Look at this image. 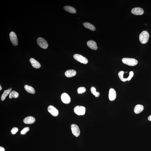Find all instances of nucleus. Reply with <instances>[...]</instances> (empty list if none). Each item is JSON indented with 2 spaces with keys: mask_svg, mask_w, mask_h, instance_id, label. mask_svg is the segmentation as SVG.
Listing matches in <instances>:
<instances>
[{
  "mask_svg": "<svg viewBox=\"0 0 151 151\" xmlns=\"http://www.w3.org/2000/svg\"><path fill=\"white\" fill-rule=\"evenodd\" d=\"M5 150L4 148L2 147H0V151H5Z\"/></svg>",
  "mask_w": 151,
  "mask_h": 151,
  "instance_id": "obj_28",
  "label": "nucleus"
},
{
  "mask_svg": "<svg viewBox=\"0 0 151 151\" xmlns=\"http://www.w3.org/2000/svg\"><path fill=\"white\" fill-rule=\"evenodd\" d=\"M19 93L15 91H12L11 92L9 95V97L10 99H12V97L15 98H17L19 97Z\"/></svg>",
  "mask_w": 151,
  "mask_h": 151,
  "instance_id": "obj_21",
  "label": "nucleus"
},
{
  "mask_svg": "<svg viewBox=\"0 0 151 151\" xmlns=\"http://www.w3.org/2000/svg\"><path fill=\"white\" fill-rule=\"evenodd\" d=\"M76 74V72L73 69H70L66 71L65 73V76L68 78H71L75 76Z\"/></svg>",
  "mask_w": 151,
  "mask_h": 151,
  "instance_id": "obj_14",
  "label": "nucleus"
},
{
  "mask_svg": "<svg viewBox=\"0 0 151 151\" xmlns=\"http://www.w3.org/2000/svg\"><path fill=\"white\" fill-rule=\"evenodd\" d=\"M124 73V72L123 71H120L118 74V75L119 78L122 81L125 82L127 81V79L123 78V75Z\"/></svg>",
  "mask_w": 151,
  "mask_h": 151,
  "instance_id": "obj_23",
  "label": "nucleus"
},
{
  "mask_svg": "<svg viewBox=\"0 0 151 151\" xmlns=\"http://www.w3.org/2000/svg\"><path fill=\"white\" fill-rule=\"evenodd\" d=\"M64 9L66 11L71 13L75 14L76 12L75 9L74 7L69 6H66L64 7Z\"/></svg>",
  "mask_w": 151,
  "mask_h": 151,
  "instance_id": "obj_17",
  "label": "nucleus"
},
{
  "mask_svg": "<svg viewBox=\"0 0 151 151\" xmlns=\"http://www.w3.org/2000/svg\"><path fill=\"white\" fill-rule=\"evenodd\" d=\"M83 25L86 28L89 29L92 31H94L96 30V28L94 26L89 23L86 22L83 24Z\"/></svg>",
  "mask_w": 151,
  "mask_h": 151,
  "instance_id": "obj_18",
  "label": "nucleus"
},
{
  "mask_svg": "<svg viewBox=\"0 0 151 151\" xmlns=\"http://www.w3.org/2000/svg\"><path fill=\"white\" fill-rule=\"evenodd\" d=\"M86 89L84 87H81L79 88L77 90V92L79 94L82 93H84L86 91Z\"/></svg>",
  "mask_w": 151,
  "mask_h": 151,
  "instance_id": "obj_24",
  "label": "nucleus"
},
{
  "mask_svg": "<svg viewBox=\"0 0 151 151\" xmlns=\"http://www.w3.org/2000/svg\"><path fill=\"white\" fill-rule=\"evenodd\" d=\"M144 109L143 106L141 105L138 104L136 106L134 109V112L136 114H139Z\"/></svg>",
  "mask_w": 151,
  "mask_h": 151,
  "instance_id": "obj_16",
  "label": "nucleus"
},
{
  "mask_svg": "<svg viewBox=\"0 0 151 151\" xmlns=\"http://www.w3.org/2000/svg\"><path fill=\"white\" fill-rule=\"evenodd\" d=\"M12 88H10L4 91L1 97L2 101H4L5 100L7 96L10 93V92L12 91Z\"/></svg>",
  "mask_w": 151,
  "mask_h": 151,
  "instance_id": "obj_19",
  "label": "nucleus"
},
{
  "mask_svg": "<svg viewBox=\"0 0 151 151\" xmlns=\"http://www.w3.org/2000/svg\"><path fill=\"white\" fill-rule=\"evenodd\" d=\"M131 12L136 15H141L144 13V10L143 9L140 7H136L132 9Z\"/></svg>",
  "mask_w": 151,
  "mask_h": 151,
  "instance_id": "obj_10",
  "label": "nucleus"
},
{
  "mask_svg": "<svg viewBox=\"0 0 151 151\" xmlns=\"http://www.w3.org/2000/svg\"><path fill=\"white\" fill-rule=\"evenodd\" d=\"M24 88L26 91L29 93L34 94L35 93V91L34 88L32 86L26 85L25 86Z\"/></svg>",
  "mask_w": 151,
  "mask_h": 151,
  "instance_id": "obj_20",
  "label": "nucleus"
},
{
  "mask_svg": "<svg viewBox=\"0 0 151 151\" xmlns=\"http://www.w3.org/2000/svg\"><path fill=\"white\" fill-rule=\"evenodd\" d=\"M91 93L94 95L96 97H98L100 95V94L99 92L96 91V89L94 87H92L91 89Z\"/></svg>",
  "mask_w": 151,
  "mask_h": 151,
  "instance_id": "obj_22",
  "label": "nucleus"
},
{
  "mask_svg": "<svg viewBox=\"0 0 151 151\" xmlns=\"http://www.w3.org/2000/svg\"><path fill=\"white\" fill-rule=\"evenodd\" d=\"M37 42L38 45L42 49H46L48 47V44L47 42L43 38L41 37L38 38Z\"/></svg>",
  "mask_w": 151,
  "mask_h": 151,
  "instance_id": "obj_4",
  "label": "nucleus"
},
{
  "mask_svg": "<svg viewBox=\"0 0 151 151\" xmlns=\"http://www.w3.org/2000/svg\"><path fill=\"white\" fill-rule=\"evenodd\" d=\"M48 110L53 116L57 117L58 115V110L54 106L51 105L49 106L48 107Z\"/></svg>",
  "mask_w": 151,
  "mask_h": 151,
  "instance_id": "obj_8",
  "label": "nucleus"
},
{
  "mask_svg": "<svg viewBox=\"0 0 151 151\" xmlns=\"http://www.w3.org/2000/svg\"><path fill=\"white\" fill-rule=\"evenodd\" d=\"M30 62L33 67L35 68L38 69L41 67V66L39 62L34 58H31L30 59Z\"/></svg>",
  "mask_w": 151,
  "mask_h": 151,
  "instance_id": "obj_13",
  "label": "nucleus"
},
{
  "mask_svg": "<svg viewBox=\"0 0 151 151\" xmlns=\"http://www.w3.org/2000/svg\"><path fill=\"white\" fill-rule=\"evenodd\" d=\"M73 57L76 60L81 63L86 64L88 63V61L87 59L81 55L75 54L74 55Z\"/></svg>",
  "mask_w": 151,
  "mask_h": 151,
  "instance_id": "obj_5",
  "label": "nucleus"
},
{
  "mask_svg": "<svg viewBox=\"0 0 151 151\" xmlns=\"http://www.w3.org/2000/svg\"><path fill=\"white\" fill-rule=\"evenodd\" d=\"M148 119L149 121H151V115L149 116Z\"/></svg>",
  "mask_w": 151,
  "mask_h": 151,
  "instance_id": "obj_29",
  "label": "nucleus"
},
{
  "mask_svg": "<svg viewBox=\"0 0 151 151\" xmlns=\"http://www.w3.org/2000/svg\"><path fill=\"white\" fill-rule=\"evenodd\" d=\"M122 61L123 63L130 66H135L138 64L137 60L133 58H123Z\"/></svg>",
  "mask_w": 151,
  "mask_h": 151,
  "instance_id": "obj_2",
  "label": "nucleus"
},
{
  "mask_svg": "<svg viewBox=\"0 0 151 151\" xmlns=\"http://www.w3.org/2000/svg\"><path fill=\"white\" fill-rule=\"evenodd\" d=\"M116 92L115 90L113 88H110L109 90V97L110 101H114L116 99Z\"/></svg>",
  "mask_w": 151,
  "mask_h": 151,
  "instance_id": "obj_11",
  "label": "nucleus"
},
{
  "mask_svg": "<svg viewBox=\"0 0 151 151\" xmlns=\"http://www.w3.org/2000/svg\"><path fill=\"white\" fill-rule=\"evenodd\" d=\"M35 121L34 118L32 116L25 117L24 120V122L26 124H32Z\"/></svg>",
  "mask_w": 151,
  "mask_h": 151,
  "instance_id": "obj_15",
  "label": "nucleus"
},
{
  "mask_svg": "<svg viewBox=\"0 0 151 151\" xmlns=\"http://www.w3.org/2000/svg\"><path fill=\"white\" fill-rule=\"evenodd\" d=\"M134 73L132 71H130L129 73V75L128 78L127 79V80L130 81L131 79H132V77H133Z\"/></svg>",
  "mask_w": 151,
  "mask_h": 151,
  "instance_id": "obj_27",
  "label": "nucleus"
},
{
  "mask_svg": "<svg viewBox=\"0 0 151 151\" xmlns=\"http://www.w3.org/2000/svg\"><path fill=\"white\" fill-rule=\"evenodd\" d=\"M150 37V35L147 31H143L140 34L139 39L140 42L142 44L146 43L148 42Z\"/></svg>",
  "mask_w": 151,
  "mask_h": 151,
  "instance_id": "obj_1",
  "label": "nucleus"
},
{
  "mask_svg": "<svg viewBox=\"0 0 151 151\" xmlns=\"http://www.w3.org/2000/svg\"><path fill=\"white\" fill-rule=\"evenodd\" d=\"M2 89V88L1 86L0 85V91H1Z\"/></svg>",
  "mask_w": 151,
  "mask_h": 151,
  "instance_id": "obj_30",
  "label": "nucleus"
},
{
  "mask_svg": "<svg viewBox=\"0 0 151 151\" xmlns=\"http://www.w3.org/2000/svg\"><path fill=\"white\" fill-rule=\"evenodd\" d=\"M87 45L90 49L93 50H96L98 49L97 44L96 42L93 40H90L87 42Z\"/></svg>",
  "mask_w": 151,
  "mask_h": 151,
  "instance_id": "obj_12",
  "label": "nucleus"
},
{
  "mask_svg": "<svg viewBox=\"0 0 151 151\" xmlns=\"http://www.w3.org/2000/svg\"><path fill=\"white\" fill-rule=\"evenodd\" d=\"M75 113L78 116L83 115L85 114L86 108L81 106H77L74 109Z\"/></svg>",
  "mask_w": 151,
  "mask_h": 151,
  "instance_id": "obj_3",
  "label": "nucleus"
},
{
  "mask_svg": "<svg viewBox=\"0 0 151 151\" xmlns=\"http://www.w3.org/2000/svg\"><path fill=\"white\" fill-rule=\"evenodd\" d=\"M62 102L65 104H68L70 102V97L67 93H64L62 94L61 97Z\"/></svg>",
  "mask_w": 151,
  "mask_h": 151,
  "instance_id": "obj_9",
  "label": "nucleus"
},
{
  "mask_svg": "<svg viewBox=\"0 0 151 151\" xmlns=\"http://www.w3.org/2000/svg\"><path fill=\"white\" fill-rule=\"evenodd\" d=\"M29 130V127H25L22 130L21 132V133L22 135H25L26 134L27 132H28Z\"/></svg>",
  "mask_w": 151,
  "mask_h": 151,
  "instance_id": "obj_25",
  "label": "nucleus"
},
{
  "mask_svg": "<svg viewBox=\"0 0 151 151\" xmlns=\"http://www.w3.org/2000/svg\"><path fill=\"white\" fill-rule=\"evenodd\" d=\"M71 128L72 132L74 135L76 137H78L80 135V130L77 125L74 124L72 125Z\"/></svg>",
  "mask_w": 151,
  "mask_h": 151,
  "instance_id": "obj_6",
  "label": "nucleus"
},
{
  "mask_svg": "<svg viewBox=\"0 0 151 151\" xmlns=\"http://www.w3.org/2000/svg\"><path fill=\"white\" fill-rule=\"evenodd\" d=\"M10 38L11 42L14 46H17L18 44V40L16 34L14 32H11L10 34Z\"/></svg>",
  "mask_w": 151,
  "mask_h": 151,
  "instance_id": "obj_7",
  "label": "nucleus"
},
{
  "mask_svg": "<svg viewBox=\"0 0 151 151\" xmlns=\"http://www.w3.org/2000/svg\"><path fill=\"white\" fill-rule=\"evenodd\" d=\"M18 130H19L18 129L15 127H14L11 130V132L12 134H15L18 131Z\"/></svg>",
  "mask_w": 151,
  "mask_h": 151,
  "instance_id": "obj_26",
  "label": "nucleus"
}]
</instances>
